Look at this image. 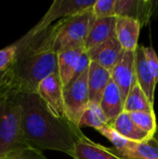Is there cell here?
Instances as JSON below:
<instances>
[{
    "instance_id": "obj_1",
    "label": "cell",
    "mask_w": 158,
    "mask_h": 159,
    "mask_svg": "<svg viewBox=\"0 0 158 159\" xmlns=\"http://www.w3.org/2000/svg\"><path fill=\"white\" fill-rule=\"evenodd\" d=\"M21 108V129L29 147L59 151L73 157L85 137L80 128L65 117L54 116L37 93H14Z\"/></svg>"
},
{
    "instance_id": "obj_2",
    "label": "cell",
    "mask_w": 158,
    "mask_h": 159,
    "mask_svg": "<svg viewBox=\"0 0 158 159\" xmlns=\"http://www.w3.org/2000/svg\"><path fill=\"white\" fill-rule=\"evenodd\" d=\"M54 37L55 24L34 35L25 34L14 43L17 52L9 82L4 89L13 93H36L42 80L59 73Z\"/></svg>"
},
{
    "instance_id": "obj_3",
    "label": "cell",
    "mask_w": 158,
    "mask_h": 159,
    "mask_svg": "<svg viewBox=\"0 0 158 159\" xmlns=\"http://www.w3.org/2000/svg\"><path fill=\"white\" fill-rule=\"evenodd\" d=\"M29 147L21 129V108L15 94L0 90V157Z\"/></svg>"
},
{
    "instance_id": "obj_4",
    "label": "cell",
    "mask_w": 158,
    "mask_h": 159,
    "mask_svg": "<svg viewBox=\"0 0 158 159\" xmlns=\"http://www.w3.org/2000/svg\"><path fill=\"white\" fill-rule=\"evenodd\" d=\"M94 19L91 7L56 22L54 37V48L56 52L59 53L73 47L85 46Z\"/></svg>"
},
{
    "instance_id": "obj_5",
    "label": "cell",
    "mask_w": 158,
    "mask_h": 159,
    "mask_svg": "<svg viewBox=\"0 0 158 159\" xmlns=\"http://www.w3.org/2000/svg\"><path fill=\"white\" fill-rule=\"evenodd\" d=\"M90 103L88 90V69L63 88L65 117L78 126L79 120Z\"/></svg>"
},
{
    "instance_id": "obj_6",
    "label": "cell",
    "mask_w": 158,
    "mask_h": 159,
    "mask_svg": "<svg viewBox=\"0 0 158 159\" xmlns=\"http://www.w3.org/2000/svg\"><path fill=\"white\" fill-rule=\"evenodd\" d=\"M96 0H55L44 17L27 34H36L51 26L52 22L59 19H64L88 8H91Z\"/></svg>"
},
{
    "instance_id": "obj_7",
    "label": "cell",
    "mask_w": 158,
    "mask_h": 159,
    "mask_svg": "<svg viewBox=\"0 0 158 159\" xmlns=\"http://www.w3.org/2000/svg\"><path fill=\"white\" fill-rule=\"evenodd\" d=\"M49 111L58 117H65L63 105V86L59 73H54L42 80L36 92ZM66 118V117H65Z\"/></svg>"
},
{
    "instance_id": "obj_8",
    "label": "cell",
    "mask_w": 158,
    "mask_h": 159,
    "mask_svg": "<svg viewBox=\"0 0 158 159\" xmlns=\"http://www.w3.org/2000/svg\"><path fill=\"white\" fill-rule=\"evenodd\" d=\"M135 51L125 50L121 59L111 73L113 80L118 86L124 96L125 102L131 89L137 82Z\"/></svg>"
},
{
    "instance_id": "obj_9",
    "label": "cell",
    "mask_w": 158,
    "mask_h": 159,
    "mask_svg": "<svg viewBox=\"0 0 158 159\" xmlns=\"http://www.w3.org/2000/svg\"><path fill=\"white\" fill-rule=\"evenodd\" d=\"M124 51L125 50L123 49L116 36H113L102 44L87 50V53L91 61L100 64L112 73L121 59Z\"/></svg>"
},
{
    "instance_id": "obj_10",
    "label": "cell",
    "mask_w": 158,
    "mask_h": 159,
    "mask_svg": "<svg viewBox=\"0 0 158 159\" xmlns=\"http://www.w3.org/2000/svg\"><path fill=\"white\" fill-rule=\"evenodd\" d=\"M152 4L151 1L147 0H116L115 16L134 19L143 26L151 19L153 13Z\"/></svg>"
},
{
    "instance_id": "obj_11",
    "label": "cell",
    "mask_w": 158,
    "mask_h": 159,
    "mask_svg": "<svg viewBox=\"0 0 158 159\" xmlns=\"http://www.w3.org/2000/svg\"><path fill=\"white\" fill-rule=\"evenodd\" d=\"M142 24L129 17H117L115 36L124 50L135 51L138 48V40Z\"/></svg>"
},
{
    "instance_id": "obj_12",
    "label": "cell",
    "mask_w": 158,
    "mask_h": 159,
    "mask_svg": "<svg viewBox=\"0 0 158 159\" xmlns=\"http://www.w3.org/2000/svg\"><path fill=\"white\" fill-rule=\"evenodd\" d=\"M100 105L107 117L108 124L112 123L124 112L125 99L120 89L115 83L113 78L110 80L103 91Z\"/></svg>"
},
{
    "instance_id": "obj_13",
    "label": "cell",
    "mask_w": 158,
    "mask_h": 159,
    "mask_svg": "<svg viewBox=\"0 0 158 159\" xmlns=\"http://www.w3.org/2000/svg\"><path fill=\"white\" fill-rule=\"evenodd\" d=\"M111 151L121 159H158V143L154 137L145 142L129 141L121 150L113 147Z\"/></svg>"
},
{
    "instance_id": "obj_14",
    "label": "cell",
    "mask_w": 158,
    "mask_h": 159,
    "mask_svg": "<svg viewBox=\"0 0 158 159\" xmlns=\"http://www.w3.org/2000/svg\"><path fill=\"white\" fill-rule=\"evenodd\" d=\"M117 17L94 19L86 41V50L102 44L108 39L115 36V25Z\"/></svg>"
},
{
    "instance_id": "obj_15",
    "label": "cell",
    "mask_w": 158,
    "mask_h": 159,
    "mask_svg": "<svg viewBox=\"0 0 158 159\" xmlns=\"http://www.w3.org/2000/svg\"><path fill=\"white\" fill-rule=\"evenodd\" d=\"M85 51V46H78L58 53V72L63 88L73 80L78 61Z\"/></svg>"
},
{
    "instance_id": "obj_16",
    "label": "cell",
    "mask_w": 158,
    "mask_h": 159,
    "mask_svg": "<svg viewBox=\"0 0 158 159\" xmlns=\"http://www.w3.org/2000/svg\"><path fill=\"white\" fill-rule=\"evenodd\" d=\"M135 67L137 83L140 85V87L149 99L150 102L154 105L156 83L147 64L142 46H139L135 51Z\"/></svg>"
},
{
    "instance_id": "obj_17",
    "label": "cell",
    "mask_w": 158,
    "mask_h": 159,
    "mask_svg": "<svg viewBox=\"0 0 158 159\" xmlns=\"http://www.w3.org/2000/svg\"><path fill=\"white\" fill-rule=\"evenodd\" d=\"M111 79L112 75L108 70L94 61L90 62L88 68V90L90 102L100 104L103 91Z\"/></svg>"
},
{
    "instance_id": "obj_18",
    "label": "cell",
    "mask_w": 158,
    "mask_h": 159,
    "mask_svg": "<svg viewBox=\"0 0 158 159\" xmlns=\"http://www.w3.org/2000/svg\"><path fill=\"white\" fill-rule=\"evenodd\" d=\"M72 157L74 159H121L109 147L96 143L87 136L76 143Z\"/></svg>"
},
{
    "instance_id": "obj_19",
    "label": "cell",
    "mask_w": 158,
    "mask_h": 159,
    "mask_svg": "<svg viewBox=\"0 0 158 159\" xmlns=\"http://www.w3.org/2000/svg\"><path fill=\"white\" fill-rule=\"evenodd\" d=\"M119 135L127 140L133 142H145L152 139L145 132L141 130L132 121L130 116L127 112L119 115L112 123L109 124Z\"/></svg>"
},
{
    "instance_id": "obj_20",
    "label": "cell",
    "mask_w": 158,
    "mask_h": 159,
    "mask_svg": "<svg viewBox=\"0 0 158 159\" xmlns=\"http://www.w3.org/2000/svg\"><path fill=\"white\" fill-rule=\"evenodd\" d=\"M124 112H154V105L137 82L126 99Z\"/></svg>"
},
{
    "instance_id": "obj_21",
    "label": "cell",
    "mask_w": 158,
    "mask_h": 159,
    "mask_svg": "<svg viewBox=\"0 0 158 159\" xmlns=\"http://www.w3.org/2000/svg\"><path fill=\"white\" fill-rule=\"evenodd\" d=\"M106 124H108V120L101 105L99 103L90 102L88 107L81 116L78 127H89L98 130Z\"/></svg>"
},
{
    "instance_id": "obj_22",
    "label": "cell",
    "mask_w": 158,
    "mask_h": 159,
    "mask_svg": "<svg viewBox=\"0 0 158 159\" xmlns=\"http://www.w3.org/2000/svg\"><path fill=\"white\" fill-rule=\"evenodd\" d=\"M135 125L143 132H145L151 138L154 137L157 123L156 119V114L154 112H132L129 113Z\"/></svg>"
},
{
    "instance_id": "obj_23",
    "label": "cell",
    "mask_w": 158,
    "mask_h": 159,
    "mask_svg": "<svg viewBox=\"0 0 158 159\" xmlns=\"http://www.w3.org/2000/svg\"><path fill=\"white\" fill-rule=\"evenodd\" d=\"M116 0H96L92 7L93 14L96 19H102L115 16Z\"/></svg>"
},
{
    "instance_id": "obj_24",
    "label": "cell",
    "mask_w": 158,
    "mask_h": 159,
    "mask_svg": "<svg viewBox=\"0 0 158 159\" xmlns=\"http://www.w3.org/2000/svg\"><path fill=\"white\" fill-rule=\"evenodd\" d=\"M97 131H99L102 136H104L106 139H108L112 143L113 148L115 150H121V149L125 148L129 143V140H127L124 137H122L121 135H119L109 124H106L102 128L99 129Z\"/></svg>"
},
{
    "instance_id": "obj_25",
    "label": "cell",
    "mask_w": 158,
    "mask_h": 159,
    "mask_svg": "<svg viewBox=\"0 0 158 159\" xmlns=\"http://www.w3.org/2000/svg\"><path fill=\"white\" fill-rule=\"evenodd\" d=\"M0 159H47L42 151L32 147H26L22 150L8 154L5 157H0Z\"/></svg>"
},
{
    "instance_id": "obj_26",
    "label": "cell",
    "mask_w": 158,
    "mask_h": 159,
    "mask_svg": "<svg viewBox=\"0 0 158 159\" xmlns=\"http://www.w3.org/2000/svg\"><path fill=\"white\" fill-rule=\"evenodd\" d=\"M17 52V47L13 43L0 49V71H4L11 67L14 62Z\"/></svg>"
},
{
    "instance_id": "obj_27",
    "label": "cell",
    "mask_w": 158,
    "mask_h": 159,
    "mask_svg": "<svg viewBox=\"0 0 158 159\" xmlns=\"http://www.w3.org/2000/svg\"><path fill=\"white\" fill-rule=\"evenodd\" d=\"M142 49L145 54L147 64L153 74L155 81L157 85L158 83V56L152 46L150 47H142Z\"/></svg>"
},
{
    "instance_id": "obj_28",
    "label": "cell",
    "mask_w": 158,
    "mask_h": 159,
    "mask_svg": "<svg viewBox=\"0 0 158 159\" xmlns=\"http://www.w3.org/2000/svg\"><path fill=\"white\" fill-rule=\"evenodd\" d=\"M10 74H11V67L4 71H0V90L6 88V86L8 84L10 79Z\"/></svg>"
},
{
    "instance_id": "obj_29",
    "label": "cell",
    "mask_w": 158,
    "mask_h": 159,
    "mask_svg": "<svg viewBox=\"0 0 158 159\" xmlns=\"http://www.w3.org/2000/svg\"><path fill=\"white\" fill-rule=\"evenodd\" d=\"M154 139L157 142V143H158V124H157V128H156V133H155V135H154Z\"/></svg>"
}]
</instances>
